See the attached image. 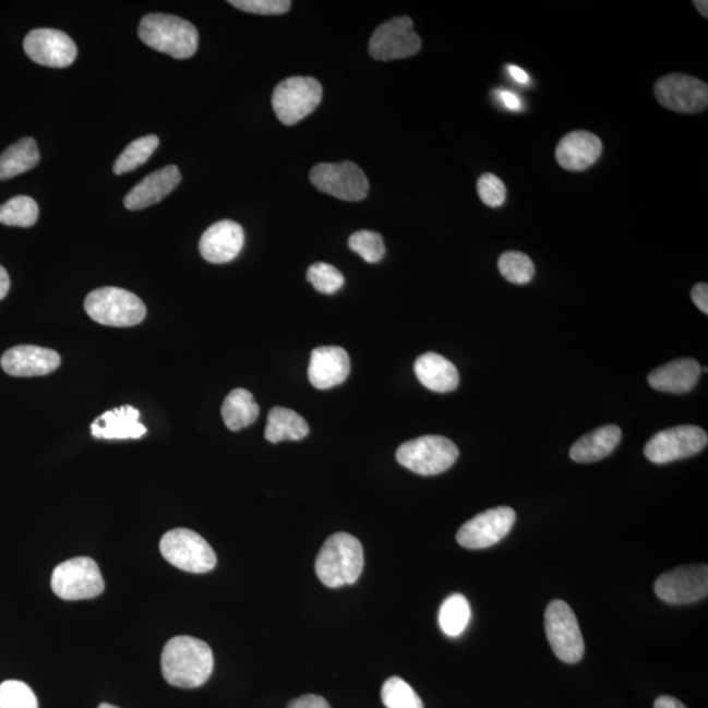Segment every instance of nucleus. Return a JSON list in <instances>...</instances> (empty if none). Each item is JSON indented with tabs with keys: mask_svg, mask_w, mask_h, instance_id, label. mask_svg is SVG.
I'll use <instances>...</instances> for the list:
<instances>
[{
	"mask_svg": "<svg viewBox=\"0 0 708 708\" xmlns=\"http://www.w3.org/2000/svg\"><path fill=\"white\" fill-rule=\"evenodd\" d=\"M213 669L214 656L211 647L192 636L172 638L161 653V673L172 686H203L211 679Z\"/></svg>",
	"mask_w": 708,
	"mask_h": 708,
	"instance_id": "1",
	"label": "nucleus"
},
{
	"mask_svg": "<svg viewBox=\"0 0 708 708\" xmlns=\"http://www.w3.org/2000/svg\"><path fill=\"white\" fill-rule=\"evenodd\" d=\"M365 563L362 544L348 532H336L322 545L315 562V573L324 586H353L360 579Z\"/></svg>",
	"mask_w": 708,
	"mask_h": 708,
	"instance_id": "2",
	"label": "nucleus"
},
{
	"mask_svg": "<svg viewBox=\"0 0 708 708\" xmlns=\"http://www.w3.org/2000/svg\"><path fill=\"white\" fill-rule=\"evenodd\" d=\"M139 36L148 48L187 60L196 55L199 32L190 22L179 16L151 14L142 19Z\"/></svg>",
	"mask_w": 708,
	"mask_h": 708,
	"instance_id": "3",
	"label": "nucleus"
},
{
	"mask_svg": "<svg viewBox=\"0 0 708 708\" xmlns=\"http://www.w3.org/2000/svg\"><path fill=\"white\" fill-rule=\"evenodd\" d=\"M84 309L96 323L108 327H134L145 321L147 309L140 297L120 288L91 291Z\"/></svg>",
	"mask_w": 708,
	"mask_h": 708,
	"instance_id": "4",
	"label": "nucleus"
},
{
	"mask_svg": "<svg viewBox=\"0 0 708 708\" xmlns=\"http://www.w3.org/2000/svg\"><path fill=\"white\" fill-rule=\"evenodd\" d=\"M456 444L443 436H422L400 445L396 459L409 471L422 477L439 476L457 463Z\"/></svg>",
	"mask_w": 708,
	"mask_h": 708,
	"instance_id": "5",
	"label": "nucleus"
},
{
	"mask_svg": "<svg viewBox=\"0 0 708 708\" xmlns=\"http://www.w3.org/2000/svg\"><path fill=\"white\" fill-rule=\"evenodd\" d=\"M322 84L308 76H293L277 84L272 95L273 110L284 125H296L320 107Z\"/></svg>",
	"mask_w": 708,
	"mask_h": 708,
	"instance_id": "6",
	"label": "nucleus"
},
{
	"mask_svg": "<svg viewBox=\"0 0 708 708\" xmlns=\"http://www.w3.org/2000/svg\"><path fill=\"white\" fill-rule=\"evenodd\" d=\"M160 552L168 563L190 574L211 573L217 564L212 545L190 529L166 532L160 541Z\"/></svg>",
	"mask_w": 708,
	"mask_h": 708,
	"instance_id": "7",
	"label": "nucleus"
},
{
	"mask_svg": "<svg viewBox=\"0 0 708 708\" xmlns=\"http://www.w3.org/2000/svg\"><path fill=\"white\" fill-rule=\"evenodd\" d=\"M544 628L556 658L567 664H576L584 658L586 643L574 610L567 602H550L544 613Z\"/></svg>",
	"mask_w": 708,
	"mask_h": 708,
	"instance_id": "8",
	"label": "nucleus"
},
{
	"mask_svg": "<svg viewBox=\"0 0 708 708\" xmlns=\"http://www.w3.org/2000/svg\"><path fill=\"white\" fill-rule=\"evenodd\" d=\"M104 580L94 559L80 556L58 564L51 575V589L62 600L94 599L104 592Z\"/></svg>",
	"mask_w": 708,
	"mask_h": 708,
	"instance_id": "9",
	"label": "nucleus"
},
{
	"mask_svg": "<svg viewBox=\"0 0 708 708\" xmlns=\"http://www.w3.org/2000/svg\"><path fill=\"white\" fill-rule=\"evenodd\" d=\"M708 444L706 431L697 425H679L656 433L645 447L646 457L656 465L695 456Z\"/></svg>",
	"mask_w": 708,
	"mask_h": 708,
	"instance_id": "10",
	"label": "nucleus"
},
{
	"mask_svg": "<svg viewBox=\"0 0 708 708\" xmlns=\"http://www.w3.org/2000/svg\"><path fill=\"white\" fill-rule=\"evenodd\" d=\"M310 181L316 190L343 201H361L369 192L365 173L352 161L317 165L310 172Z\"/></svg>",
	"mask_w": 708,
	"mask_h": 708,
	"instance_id": "11",
	"label": "nucleus"
},
{
	"mask_svg": "<svg viewBox=\"0 0 708 708\" xmlns=\"http://www.w3.org/2000/svg\"><path fill=\"white\" fill-rule=\"evenodd\" d=\"M421 38L408 16L395 17L375 29L369 41V53L379 61H395L418 55Z\"/></svg>",
	"mask_w": 708,
	"mask_h": 708,
	"instance_id": "12",
	"label": "nucleus"
},
{
	"mask_svg": "<svg viewBox=\"0 0 708 708\" xmlns=\"http://www.w3.org/2000/svg\"><path fill=\"white\" fill-rule=\"evenodd\" d=\"M655 593L672 605H686L706 599L708 567L706 564L685 565L662 574L655 583Z\"/></svg>",
	"mask_w": 708,
	"mask_h": 708,
	"instance_id": "13",
	"label": "nucleus"
},
{
	"mask_svg": "<svg viewBox=\"0 0 708 708\" xmlns=\"http://www.w3.org/2000/svg\"><path fill=\"white\" fill-rule=\"evenodd\" d=\"M656 99L662 107L677 113H699L708 106V86L697 77L671 74L655 84Z\"/></svg>",
	"mask_w": 708,
	"mask_h": 708,
	"instance_id": "14",
	"label": "nucleus"
},
{
	"mask_svg": "<svg viewBox=\"0 0 708 708\" xmlns=\"http://www.w3.org/2000/svg\"><path fill=\"white\" fill-rule=\"evenodd\" d=\"M515 523L516 512L509 506H499L479 513L463 525L457 532V541L465 549H489L508 536Z\"/></svg>",
	"mask_w": 708,
	"mask_h": 708,
	"instance_id": "15",
	"label": "nucleus"
},
{
	"mask_svg": "<svg viewBox=\"0 0 708 708\" xmlns=\"http://www.w3.org/2000/svg\"><path fill=\"white\" fill-rule=\"evenodd\" d=\"M23 47L32 61L48 68H68L77 56L73 38L58 29L31 31L24 38Z\"/></svg>",
	"mask_w": 708,
	"mask_h": 708,
	"instance_id": "16",
	"label": "nucleus"
},
{
	"mask_svg": "<svg viewBox=\"0 0 708 708\" xmlns=\"http://www.w3.org/2000/svg\"><path fill=\"white\" fill-rule=\"evenodd\" d=\"M244 245L242 226L225 219L214 224L200 239V252L206 262L225 264L232 262Z\"/></svg>",
	"mask_w": 708,
	"mask_h": 708,
	"instance_id": "17",
	"label": "nucleus"
},
{
	"mask_svg": "<svg viewBox=\"0 0 708 708\" xmlns=\"http://www.w3.org/2000/svg\"><path fill=\"white\" fill-rule=\"evenodd\" d=\"M0 365L11 376H44L60 368L61 357L53 349L19 346L2 356Z\"/></svg>",
	"mask_w": 708,
	"mask_h": 708,
	"instance_id": "18",
	"label": "nucleus"
},
{
	"mask_svg": "<svg viewBox=\"0 0 708 708\" xmlns=\"http://www.w3.org/2000/svg\"><path fill=\"white\" fill-rule=\"evenodd\" d=\"M602 142L593 133L576 130L563 136L555 151L559 166L571 172L588 170L601 158Z\"/></svg>",
	"mask_w": 708,
	"mask_h": 708,
	"instance_id": "19",
	"label": "nucleus"
},
{
	"mask_svg": "<svg viewBox=\"0 0 708 708\" xmlns=\"http://www.w3.org/2000/svg\"><path fill=\"white\" fill-rule=\"evenodd\" d=\"M180 181L181 173L177 166L160 168L140 181L123 199V205L128 211H142L157 205L173 192Z\"/></svg>",
	"mask_w": 708,
	"mask_h": 708,
	"instance_id": "20",
	"label": "nucleus"
},
{
	"mask_svg": "<svg viewBox=\"0 0 708 708\" xmlns=\"http://www.w3.org/2000/svg\"><path fill=\"white\" fill-rule=\"evenodd\" d=\"M350 359L346 349L340 347H320L311 353L309 380L320 389L341 385L348 379Z\"/></svg>",
	"mask_w": 708,
	"mask_h": 708,
	"instance_id": "21",
	"label": "nucleus"
},
{
	"mask_svg": "<svg viewBox=\"0 0 708 708\" xmlns=\"http://www.w3.org/2000/svg\"><path fill=\"white\" fill-rule=\"evenodd\" d=\"M140 411L132 406L110 409L97 418L91 425L95 439L125 440L141 439L147 433L140 422Z\"/></svg>",
	"mask_w": 708,
	"mask_h": 708,
	"instance_id": "22",
	"label": "nucleus"
},
{
	"mask_svg": "<svg viewBox=\"0 0 708 708\" xmlns=\"http://www.w3.org/2000/svg\"><path fill=\"white\" fill-rule=\"evenodd\" d=\"M700 374L697 360L681 359L653 370L648 375V383L661 393L686 394L697 385Z\"/></svg>",
	"mask_w": 708,
	"mask_h": 708,
	"instance_id": "23",
	"label": "nucleus"
},
{
	"mask_svg": "<svg viewBox=\"0 0 708 708\" xmlns=\"http://www.w3.org/2000/svg\"><path fill=\"white\" fill-rule=\"evenodd\" d=\"M415 373L422 386L433 393H452L459 385V373L444 356L428 352L415 362Z\"/></svg>",
	"mask_w": 708,
	"mask_h": 708,
	"instance_id": "24",
	"label": "nucleus"
},
{
	"mask_svg": "<svg viewBox=\"0 0 708 708\" xmlns=\"http://www.w3.org/2000/svg\"><path fill=\"white\" fill-rule=\"evenodd\" d=\"M622 431L616 425H605L586 434L571 447L569 457L577 464H592L607 458L620 445Z\"/></svg>",
	"mask_w": 708,
	"mask_h": 708,
	"instance_id": "25",
	"label": "nucleus"
},
{
	"mask_svg": "<svg viewBox=\"0 0 708 708\" xmlns=\"http://www.w3.org/2000/svg\"><path fill=\"white\" fill-rule=\"evenodd\" d=\"M310 428L308 421L293 409L275 407L271 409L266 421L265 439L272 444L281 441H300L308 436Z\"/></svg>",
	"mask_w": 708,
	"mask_h": 708,
	"instance_id": "26",
	"label": "nucleus"
},
{
	"mask_svg": "<svg viewBox=\"0 0 708 708\" xmlns=\"http://www.w3.org/2000/svg\"><path fill=\"white\" fill-rule=\"evenodd\" d=\"M260 408L249 389L236 388L226 396L223 419L230 431L237 432L250 427L259 418Z\"/></svg>",
	"mask_w": 708,
	"mask_h": 708,
	"instance_id": "27",
	"label": "nucleus"
},
{
	"mask_svg": "<svg viewBox=\"0 0 708 708\" xmlns=\"http://www.w3.org/2000/svg\"><path fill=\"white\" fill-rule=\"evenodd\" d=\"M40 161L34 139H22L0 155V180H9L31 171Z\"/></svg>",
	"mask_w": 708,
	"mask_h": 708,
	"instance_id": "28",
	"label": "nucleus"
},
{
	"mask_svg": "<svg viewBox=\"0 0 708 708\" xmlns=\"http://www.w3.org/2000/svg\"><path fill=\"white\" fill-rule=\"evenodd\" d=\"M471 620L470 602L463 595L447 597L441 605L439 623L443 633L451 638H458L465 633Z\"/></svg>",
	"mask_w": 708,
	"mask_h": 708,
	"instance_id": "29",
	"label": "nucleus"
},
{
	"mask_svg": "<svg viewBox=\"0 0 708 708\" xmlns=\"http://www.w3.org/2000/svg\"><path fill=\"white\" fill-rule=\"evenodd\" d=\"M159 144L158 136L154 134L141 136V139L133 141L120 154V157L116 159L113 172L116 175H123L135 171L136 168L144 166L153 157Z\"/></svg>",
	"mask_w": 708,
	"mask_h": 708,
	"instance_id": "30",
	"label": "nucleus"
},
{
	"mask_svg": "<svg viewBox=\"0 0 708 708\" xmlns=\"http://www.w3.org/2000/svg\"><path fill=\"white\" fill-rule=\"evenodd\" d=\"M38 205L28 196H16L0 205V224L12 227H32L38 219Z\"/></svg>",
	"mask_w": 708,
	"mask_h": 708,
	"instance_id": "31",
	"label": "nucleus"
},
{
	"mask_svg": "<svg viewBox=\"0 0 708 708\" xmlns=\"http://www.w3.org/2000/svg\"><path fill=\"white\" fill-rule=\"evenodd\" d=\"M497 265L502 276L511 284H529L536 275L535 263L523 252L508 251L503 253Z\"/></svg>",
	"mask_w": 708,
	"mask_h": 708,
	"instance_id": "32",
	"label": "nucleus"
},
{
	"mask_svg": "<svg viewBox=\"0 0 708 708\" xmlns=\"http://www.w3.org/2000/svg\"><path fill=\"white\" fill-rule=\"evenodd\" d=\"M381 695L387 708H424L418 693L400 677L388 679L382 686Z\"/></svg>",
	"mask_w": 708,
	"mask_h": 708,
	"instance_id": "33",
	"label": "nucleus"
},
{
	"mask_svg": "<svg viewBox=\"0 0 708 708\" xmlns=\"http://www.w3.org/2000/svg\"><path fill=\"white\" fill-rule=\"evenodd\" d=\"M349 249L360 255L367 263H380L386 255V247L379 232L361 230L349 238Z\"/></svg>",
	"mask_w": 708,
	"mask_h": 708,
	"instance_id": "34",
	"label": "nucleus"
},
{
	"mask_svg": "<svg viewBox=\"0 0 708 708\" xmlns=\"http://www.w3.org/2000/svg\"><path fill=\"white\" fill-rule=\"evenodd\" d=\"M0 708H38V701L27 684L10 680L0 685Z\"/></svg>",
	"mask_w": 708,
	"mask_h": 708,
	"instance_id": "35",
	"label": "nucleus"
},
{
	"mask_svg": "<svg viewBox=\"0 0 708 708\" xmlns=\"http://www.w3.org/2000/svg\"><path fill=\"white\" fill-rule=\"evenodd\" d=\"M308 281L323 295H334L346 284L341 272L326 263L311 265L308 271Z\"/></svg>",
	"mask_w": 708,
	"mask_h": 708,
	"instance_id": "36",
	"label": "nucleus"
},
{
	"mask_svg": "<svg viewBox=\"0 0 708 708\" xmlns=\"http://www.w3.org/2000/svg\"><path fill=\"white\" fill-rule=\"evenodd\" d=\"M478 194L483 204L490 207L503 206L506 200L504 181L493 173H483L478 180Z\"/></svg>",
	"mask_w": 708,
	"mask_h": 708,
	"instance_id": "37",
	"label": "nucleus"
},
{
	"mask_svg": "<svg viewBox=\"0 0 708 708\" xmlns=\"http://www.w3.org/2000/svg\"><path fill=\"white\" fill-rule=\"evenodd\" d=\"M233 8L257 15H283L291 8L289 0H230Z\"/></svg>",
	"mask_w": 708,
	"mask_h": 708,
	"instance_id": "38",
	"label": "nucleus"
},
{
	"mask_svg": "<svg viewBox=\"0 0 708 708\" xmlns=\"http://www.w3.org/2000/svg\"><path fill=\"white\" fill-rule=\"evenodd\" d=\"M288 708H331V706L321 695L307 694L291 700Z\"/></svg>",
	"mask_w": 708,
	"mask_h": 708,
	"instance_id": "39",
	"label": "nucleus"
},
{
	"mask_svg": "<svg viewBox=\"0 0 708 708\" xmlns=\"http://www.w3.org/2000/svg\"><path fill=\"white\" fill-rule=\"evenodd\" d=\"M692 300L701 313L708 314V285L700 283L692 289Z\"/></svg>",
	"mask_w": 708,
	"mask_h": 708,
	"instance_id": "40",
	"label": "nucleus"
},
{
	"mask_svg": "<svg viewBox=\"0 0 708 708\" xmlns=\"http://www.w3.org/2000/svg\"><path fill=\"white\" fill-rule=\"evenodd\" d=\"M495 97L506 109L515 110V112H518L524 107L521 99L515 93H512V91L497 89Z\"/></svg>",
	"mask_w": 708,
	"mask_h": 708,
	"instance_id": "41",
	"label": "nucleus"
},
{
	"mask_svg": "<svg viewBox=\"0 0 708 708\" xmlns=\"http://www.w3.org/2000/svg\"><path fill=\"white\" fill-rule=\"evenodd\" d=\"M653 708H687L682 701L679 699H675L673 697H669V695H661L658 699L655 701Z\"/></svg>",
	"mask_w": 708,
	"mask_h": 708,
	"instance_id": "42",
	"label": "nucleus"
},
{
	"mask_svg": "<svg viewBox=\"0 0 708 708\" xmlns=\"http://www.w3.org/2000/svg\"><path fill=\"white\" fill-rule=\"evenodd\" d=\"M506 70H508V73L512 76L513 81L521 84L529 83V75L521 68L513 67V64H509V67H506Z\"/></svg>",
	"mask_w": 708,
	"mask_h": 708,
	"instance_id": "43",
	"label": "nucleus"
},
{
	"mask_svg": "<svg viewBox=\"0 0 708 708\" xmlns=\"http://www.w3.org/2000/svg\"><path fill=\"white\" fill-rule=\"evenodd\" d=\"M10 285L11 283L9 273L3 268L2 265H0V301H2L3 298L9 295Z\"/></svg>",
	"mask_w": 708,
	"mask_h": 708,
	"instance_id": "44",
	"label": "nucleus"
},
{
	"mask_svg": "<svg viewBox=\"0 0 708 708\" xmlns=\"http://www.w3.org/2000/svg\"><path fill=\"white\" fill-rule=\"evenodd\" d=\"M695 9H697L700 12V15L704 16L705 19L708 17V2L706 0H695L694 2Z\"/></svg>",
	"mask_w": 708,
	"mask_h": 708,
	"instance_id": "45",
	"label": "nucleus"
},
{
	"mask_svg": "<svg viewBox=\"0 0 708 708\" xmlns=\"http://www.w3.org/2000/svg\"><path fill=\"white\" fill-rule=\"evenodd\" d=\"M97 708H119V707H116V706H112V705H109V704H101V705H100L99 707H97Z\"/></svg>",
	"mask_w": 708,
	"mask_h": 708,
	"instance_id": "46",
	"label": "nucleus"
}]
</instances>
